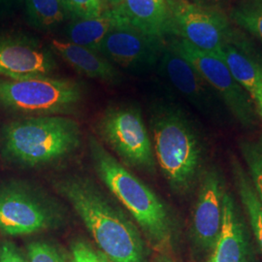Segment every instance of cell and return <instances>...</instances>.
Here are the masks:
<instances>
[{
  "label": "cell",
  "mask_w": 262,
  "mask_h": 262,
  "mask_svg": "<svg viewBox=\"0 0 262 262\" xmlns=\"http://www.w3.org/2000/svg\"><path fill=\"white\" fill-rule=\"evenodd\" d=\"M0 262H28L15 244L8 241L0 244Z\"/></svg>",
  "instance_id": "484cf974"
},
{
  "label": "cell",
  "mask_w": 262,
  "mask_h": 262,
  "mask_svg": "<svg viewBox=\"0 0 262 262\" xmlns=\"http://www.w3.org/2000/svg\"><path fill=\"white\" fill-rule=\"evenodd\" d=\"M82 142L75 120L60 115L13 121L3 128L2 155L25 168L44 167L73 155Z\"/></svg>",
  "instance_id": "277c9868"
},
{
  "label": "cell",
  "mask_w": 262,
  "mask_h": 262,
  "mask_svg": "<svg viewBox=\"0 0 262 262\" xmlns=\"http://www.w3.org/2000/svg\"><path fill=\"white\" fill-rule=\"evenodd\" d=\"M116 8L131 27L146 35L163 39L174 34L167 0H122Z\"/></svg>",
  "instance_id": "9a60e30c"
},
{
  "label": "cell",
  "mask_w": 262,
  "mask_h": 262,
  "mask_svg": "<svg viewBox=\"0 0 262 262\" xmlns=\"http://www.w3.org/2000/svg\"><path fill=\"white\" fill-rule=\"evenodd\" d=\"M13 0H0V5H5V4H8L11 3Z\"/></svg>",
  "instance_id": "f546056e"
},
{
  "label": "cell",
  "mask_w": 262,
  "mask_h": 262,
  "mask_svg": "<svg viewBox=\"0 0 262 262\" xmlns=\"http://www.w3.org/2000/svg\"><path fill=\"white\" fill-rule=\"evenodd\" d=\"M167 3L174 35L215 56L230 41L228 23L219 12L188 0H167Z\"/></svg>",
  "instance_id": "9c48e42d"
},
{
  "label": "cell",
  "mask_w": 262,
  "mask_h": 262,
  "mask_svg": "<svg viewBox=\"0 0 262 262\" xmlns=\"http://www.w3.org/2000/svg\"><path fill=\"white\" fill-rule=\"evenodd\" d=\"M28 262H72L71 253H66L56 244L33 241L28 246Z\"/></svg>",
  "instance_id": "603a6c76"
},
{
  "label": "cell",
  "mask_w": 262,
  "mask_h": 262,
  "mask_svg": "<svg viewBox=\"0 0 262 262\" xmlns=\"http://www.w3.org/2000/svg\"><path fill=\"white\" fill-rule=\"evenodd\" d=\"M217 57L225 62L231 75L255 104L262 93L260 61L255 60L230 41L222 48Z\"/></svg>",
  "instance_id": "ac0fdd59"
},
{
  "label": "cell",
  "mask_w": 262,
  "mask_h": 262,
  "mask_svg": "<svg viewBox=\"0 0 262 262\" xmlns=\"http://www.w3.org/2000/svg\"><path fill=\"white\" fill-rule=\"evenodd\" d=\"M154 152L170 189L189 193L204 173L205 144L185 113L175 106L159 105L150 116Z\"/></svg>",
  "instance_id": "3957f363"
},
{
  "label": "cell",
  "mask_w": 262,
  "mask_h": 262,
  "mask_svg": "<svg viewBox=\"0 0 262 262\" xmlns=\"http://www.w3.org/2000/svg\"><path fill=\"white\" fill-rule=\"evenodd\" d=\"M156 262H173V260L167 255H161V256H159Z\"/></svg>",
  "instance_id": "f1b7e54d"
},
{
  "label": "cell",
  "mask_w": 262,
  "mask_h": 262,
  "mask_svg": "<svg viewBox=\"0 0 262 262\" xmlns=\"http://www.w3.org/2000/svg\"><path fill=\"white\" fill-rule=\"evenodd\" d=\"M25 7L28 24L42 30L56 28L69 18L61 0H25Z\"/></svg>",
  "instance_id": "ffe728a7"
},
{
  "label": "cell",
  "mask_w": 262,
  "mask_h": 262,
  "mask_svg": "<svg viewBox=\"0 0 262 262\" xmlns=\"http://www.w3.org/2000/svg\"><path fill=\"white\" fill-rule=\"evenodd\" d=\"M98 1L101 3L102 6H104V5L106 6V5H107V0H98Z\"/></svg>",
  "instance_id": "4dcf8cb0"
},
{
  "label": "cell",
  "mask_w": 262,
  "mask_h": 262,
  "mask_svg": "<svg viewBox=\"0 0 262 262\" xmlns=\"http://www.w3.org/2000/svg\"><path fill=\"white\" fill-rule=\"evenodd\" d=\"M51 49L77 72L88 78L113 84L122 81L121 73L112 62L95 51L67 40H53Z\"/></svg>",
  "instance_id": "2e32d148"
},
{
  "label": "cell",
  "mask_w": 262,
  "mask_h": 262,
  "mask_svg": "<svg viewBox=\"0 0 262 262\" xmlns=\"http://www.w3.org/2000/svg\"><path fill=\"white\" fill-rule=\"evenodd\" d=\"M240 150L256 195L262 203V139L240 142Z\"/></svg>",
  "instance_id": "44dd1931"
},
{
  "label": "cell",
  "mask_w": 262,
  "mask_h": 262,
  "mask_svg": "<svg viewBox=\"0 0 262 262\" xmlns=\"http://www.w3.org/2000/svg\"><path fill=\"white\" fill-rule=\"evenodd\" d=\"M225 191V181L217 169L212 167L204 171L190 225L192 242L200 252L211 253L219 239Z\"/></svg>",
  "instance_id": "8fae6325"
},
{
  "label": "cell",
  "mask_w": 262,
  "mask_h": 262,
  "mask_svg": "<svg viewBox=\"0 0 262 262\" xmlns=\"http://www.w3.org/2000/svg\"><path fill=\"white\" fill-rule=\"evenodd\" d=\"M163 50L162 39L146 35L126 24L111 30L100 43L97 53L113 64L139 72L156 66Z\"/></svg>",
  "instance_id": "4fadbf2b"
},
{
  "label": "cell",
  "mask_w": 262,
  "mask_h": 262,
  "mask_svg": "<svg viewBox=\"0 0 262 262\" xmlns=\"http://www.w3.org/2000/svg\"><path fill=\"white\" fill-rule=\"evenodd\" d=\"M160 70L171 84L199 112L214 121L223 120L225 104L206 80L173 48H164Z\"/></svg>",
  "instance_id": "7c38bea8"
},
{
  "label": "cell",
  "mask_w": 262,
  "mask_h": 262,
  "mask_svg": "<svg viewBox=\"0 0 262 262\" xmlns=\"http://www.w3.org/2000/svg\"><path fill=\"white\" fill-rule=\"evenodd\" d=\"M232 174L249 225L262 253V203L256 195L248 172L236 160L232 161Z\"/></svg>",
  "instance_id": "d6986e66"
},
{
  "label": "cell",
  "mask_w": 262,
  "mask_h": 262,
  "mask_svg": "<svg viewBox=\"0 0 262 262\" xmlns=\"http://www.w3.org/2000/svg\"><path fill=\"white\" fill-rule=\"evenodd\" d=\"M83 99L82 84L70 79H0V109L8 112L30 117L64 116L76 111Z\"/></svg>",
  "instance_id": "8992f818"
},
{
  "label": "cell",
  "mask_w": 262,
  "mask_h": 262,
  "mask_svg": "<svg viewBox=\"0 0 262 262\" xmlns=\"http://www.w3.org/2000/svg\"><path fill=\"white\" fill-rule=\"evenodd\" d=\"M72 262H111L98 249L84 240H76L71 245Z\"/></svg>",
  "instance_id": "d4e9b609"
},
{
  "label": "cell",
  "mask_w": 262,
  "mask_h": 262,
  "mask_svg": "<svg viewBox=\"0 0 262 262\" xmlns=\"http://www.w3.org/2000/svg\"><path fill=\"white\" fill-rule=\"evenodd\" d=\"M83 222L98 250L111 262H147V247L138 226L112 194L93 179L66 174L51 180Z\"/></svg>",
  "instance_id": "6da1fadb"
},
{
  "label": "cell",
  "mask_w": 262,
  "mask_h": 262,
  "mask_svg": "<svg viewBox=\"0 0 262 262\" xmlns=\"http://www.w3.org/2000/svg\"><path fill=\"white\" fill-rule=\"evenodd\" d=\"M122 0H107V5H109L111 8L117 7L118 5L121 4Z\"/></svg>",
  "instance_id": "83f0119b"
},
{
  "label": "cell",
  "mask_w": 262,
  "mask_h": 262,
  "mask_svg": "<svg viewBox=\"0 0 262 262\" xmlns=\"http://www.w3.org/2000/svg\"><path fill=\"white\" fill-rule=\"evenodd\" d=\"M260 67H261V77H262V61H260ZM255 108L258 116L262 119V93L260 97L258 98V100L255 102Z\"/></svg>",
  "instance_id": "4316f807"
},
{
  "label": "cell",
  "mask_w": 262,
  "mask_h": 262,
  "mask_svg": "<svg viewBox=\"0 0 262 262\" xmlns=\"http://www.w3.org/2000/svg\"><path fill=\"white\" fill-rule=\"evenodd\" d=\"M89 151L96 175L127 211L141 233L156 249L169 247L176 222L166 204L94 136L89 137Z\"/></svg>",
  "instance_id": "7a4b0ae2"
},
{
  "label": "cell",
  "mask_w": 262,
  "mask_h": 262,
  "mask_svg": "<svg viewBox=\"0 0 262 262\" xmlns=\"http://www.w3.org/2000/svg\"><path fill=\"white\" fill-rule=\"evenodd\" d=\"M96 131L125 167L156 174L152 142L139 108L132 105L107 108L96 123Z\"/></svg>",
  "instance_id": "52a82bcc"
},
{
  "label": "cell",
  "mask_w": 262,
  "mask_h": 262,
  "mask_svg": "<svg viewBox=\"0 0 262 262\" xmlns=\"http://www.w3.org/2000/svg\"><path fill=\"white\" fill-rule=\"evenodd\" d=\"M128 24L116 7L104 10L94 18L72 19L64 28L67 41L97 52L105 36L114 28Z\"/></svg>",
  "instance_id": "e0dca14e"
},
{
  "label": "cell",
  "mask_w": 262,
  "mask_h": 262,
  "mask_svg": "<svg viewBox=\"0 0 262 262\" xmlns=\"http://www.w3.org/2000/svg\"><path fill=\"white\" fill-rule=\"evenodd\" d=\"M232 19L262 41V0H248L239 5L232 12Z\"/></svg>",
  "instance_id": "7402d4cb"
},
{
  "label": "cell",
  "mask_w": 262,
  "mask_h": 262,
  "mask_svg": "<svg viewBox=\"0 0 262 262\" xmlns=\"http://www.w3.org/2000/svg\"><path fill=\"white\" fill-rule=\"evenodd\" d=\"M170 46L206 80L241 125L248 129L256 126L258 114L252 98L221 58L197 49L182 38L174 39Z\"/></svg>",
  "instance_id": "ba28073f"
},
{
  "label": "cell",
  "mask_w": 262,
  "mask_h": 262,
  "mask_svg": "<svg viewBox=\"0 0 262 262\" xmlns=\"http://www.w3.org/2000/svg\"><path fill=\"white\" fill-rule=\"evenodd\" d=\"M68 219L66 207L35 185L9 181L0 183V232L24 236L57 229Z\"/></svg>",
  "instance_id": "5b68a950"
},
{
  "label": "cell",
  "mask_w": 262,
  "mask_h": 262,
  "mask_svg": "<svg viewBox=\"0 0 262 262\" xmlns=\"http://www.w3.org/2000/svg\"><path fill=\"white\" fill-rule=\"evenodd\" d=\"M61 2L68 17L72 19L94 18L104 11L98 0H61Z\"/></svg>",
  "instance_id": "cb8c5ba5"
},
{
  "label": "cell",
  "mask_w": 262,
  "mask_h": 262,
  "mask_svg": "<svg viewBox=\"0 0 262 262\" xmlns=\"http://www.w3.org/2000/svg\"><path fill=\"white\" fill-rule=\"evenodd\" d=\"M52 49L23 33H0V76L9 80L51 77L56 60Z\"/></svg>",
  "instance_id": "30bf717a"
},
{
  "label": "cell",
  "mask_w": 262,
  "mask_h": 262,
  "mask_svg": "<svg viewBox=\"0 0 262 262\" xmlns=\"http://www.w3.org/2000/svg\"><path fill=\"white\" fill-rule=\"evenodd\" d=\"M234 196L225 191L222 229L207 262H253L249 227Z\"/></svg>",
  "instance_id": "5bb4252c"
}]
</instances>
